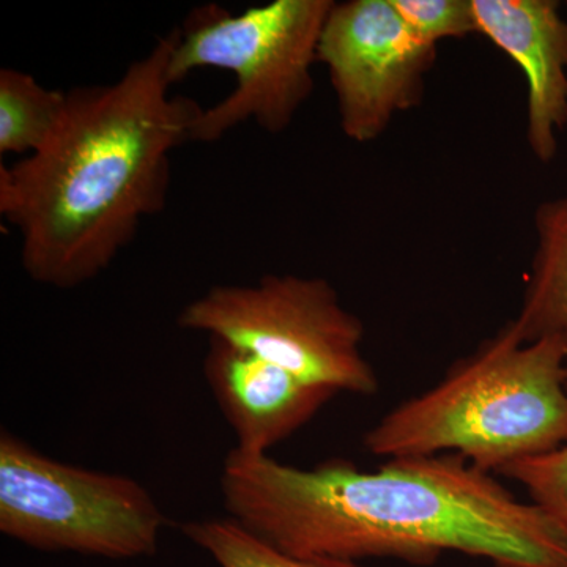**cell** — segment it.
Listing matches in <instances>:
<instances>
[{
  "instance_id": "cell-1",
  "label": "cell",
  "mask_w": 567,
  "mask_h": 567,
  "mask_svg": "<svg viewBox=\"0 0 567 567\" xmlns=\"http://www.w3.org/2000/svg\"><path fill=\"white\" fill-rule=\"evenodd\" d=\"M219 492L227 517L293 557L427 566L457 551L494 567H567V537L551 518L456 454L364 472L342 458L298 468L233 447Z\"/></svg>"
},
{
  "instance_id": "cell-2",
  "label": "cell",
  "mask_w": 567,
  "mask_h": 567,
  "mask_svg": "<svg viewBox=\"0 0 567 567\" xmlns=\"http://www.w3.org/2000/svg\"><path fill=\"white\" fill-rule=\"evenodd\" d=\"M177 29L118 80L66 92L47 145L0 167V213L20 233L25 275L70 290L99 278L166 205L171 156L204 107L171 95Z\"/></svg>"
},
{
  "instance_id": "cell-3",
  "label": "cell",
  "mask_w": 567,
  "mask_h": 567,
  "mask_svg": "<svg viewBox=\"0 0 567 567\" xmlns=\"http://www.w3.org/2000/svg\"><path fill=\"white\" fill-rule=\"evenodd\" d=\"M377 457L456 454L476 468L547 456L567 446V336L522 341L513 320L423 394L364 436Z\"/></svg>"
},
{
  "instance_id": "cell-4",
  "label": "cell",
  "mask_w": 567,
  "mask_h": 567,
  "mask_svg": "<svg viewBox=\"0 0 567 567\" xmlns=\"http://www.w3.org/2000/svg\"><path fill=\"white\" fill-rule=\"evenodd\" d=\"M333 0H274L230 14L218 6L194 10L171 55L173 84L194 70L219 69L235 76V89L203 110L193 142H216L254 122L281 134L315 92L312 66Z\"/></svg>"
},
{
  "instance_id": "cell-5",
  "label": "cell",
  "mask_w": 567,
  "mask_h": 567,
  "mask_svg": "<svg viewBox=\"0 0 567 567\" xmlns=\"http://www.w3.org/2000/svg\"><path fill=\"white\" fill-rule=\"evenodd\" d=\"M177 324L338 393L372 395L379 390L363 353L364 323L323 278L267 275L256 284H218L186 305Z\"/></svg>"
},
{
  "instance_id": "cell-6",
  "label": "cell",
  "mask_w": 567,
  "mask_h": 567,
  "mask_svg": "<svg viewBox=\"0 0 567 567\" xmlns=\"http://www.w3.org/2000/svg\"><path fill=\"white\" fill-rule=\"evenodd\" d=\"M166 516L134 477L65 464L0 432V533L54 554L153 557Z\"/></svg>"
},
{
  "instance_id": "cell-7",
  "label": "cell",
  "mask_w": 567,
  "mask_h": 567,
  "mask_svg": "<svg viewBox=\"0 0 567 567\" xmlns=\"http://www.w3.org/2000/svg\"><path fill=\"white\" fill-rule=\"evenodd\" d=\"M435 44L416 35L391 0L334 2L319 43L347 140L369 144L423 103Z\"/></svg>"
},
{
  "instance_id": "cell-8",
  "label": "cell",
  "mask_w": 567,
  "mask_h": 567,
  "mask_svg": "<svg viewBox=\"0 0 567 567\" xmlns=\"http://www.w3.org/2000/svg\"><path fill=\"white\" fill-rule=\"evenodd\" d=\"M204 377L235 450L254 456L270 454L339 394L218 338H208Z\"/></svg>"
},
{
  "instance_id": "cell-9",
  "label": "cell",
  "mask_w": 567,
  "mask_h": 567,
  "mask_svg": "<svg viewBox=\"0 0 567 567\" xmlns=\"http://www.w3.org/2000/svg\"><path fill=\"white\" fill-rule=\"evenodd\" d=\"M480 33L527 81V137L539 163L554 162L567 126V20L557 0H473Z\"/></svg>"
},
{
  "instance_id": "cell-10",
  "label": "cell",
  "mask_w": 567,
  "mask_h": 567,
  "mask_svg": "<svg viewBox=\"0 0 567 567\" xmlns=\"http://www.w3.org/2000/svg\"><path fill=\"white\" fill-rule=\"evenodd\" d=\"M536 248L516 319L522 341L567 336V194L535 213Z\"/></svg>"
},
{
  "instance_id": "cell-11",
  "label": "cell",
  "mask_w": 567,
  "mask_h": 567,
  "mask_svg": "<svg viewBox=\"0 0 567 567\" xmlns=\"http://www.w3.org/2000/svg\"><path fill=\"white\" fill-rule=\"evenodd\" d=\"M66 100L25 71L0 70V153L39 152L61 125Z\"/></svg>"
},
{
  "instance_id": "cell-12",
  "label": "cell",
  "mask_w": 567,
  "mask_h": 567,
  "mask_svg": "<svg viewBox=\"0 0 567 567\" xmlns=\"http://www.w3.org/2000/svg\"><path fill=\"white\" fill-rule=\"evenodd\" d=\"M189 543L212 558L215 567H365L363 563L336 558H300L284 554L252 536L233 518H204L182 524Z\"/></svg>"
},
{
  "instance_id": "cell-13",
  "label": "cell",
  "mask_w": 567,
  "mask_h": 567,
  "mask_svg": "<svg viewBox=\"0 0 567 567\" xmlns=\"http://www.w3.org/2000/svg\"><path fill=\"white\" fill-rule=\"evenodd\" d=\"M498 475L516 481L567 537V446L547 456L506 466Z\"/></svg>"
},
{
  "instance_id": "cell-14",
  "label": "cell",
  "mask_w": 567,
  "mask_h": 567,
  "mask_svg": "<svg viewBox=\"0 0 567 567\" xmlns=\"http://www.w3.org/2000/svg\"><path fill=\"white\" fill-rule=\"evenodd\" d=\"M405 24L425 43L480 33L473 0H391Z\"/></svg>"
},
{
  "instance_id": "cell-15",
  "label": "cell",
  "mask_w": 567,
  "mask_h": 567,
  "mask_svg": "<svg viewBox=\"0 0 567 567\" xmlns=\"http://www.w3.org/2000/svg\"><path fill=\"white\" fill-rule=\"evenodd\" d=\"M566 10H567V2H566Z\"/></svg>"
}]
</instances>
